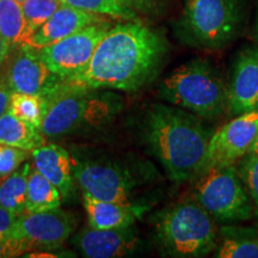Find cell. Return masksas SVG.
<instances>
[{
	"label": "cell",
	"mask_w": 258,
	"mask_h": 258,
	"mask_svg": "<svg viewBox=\"0 0 258 258\" xmlns=\"http://www.w3.org/2000/svg\"><path fill=\"white\" fill-rule=\"evenodd\" d=\"M167 54L160 31L125 21L104 35L86 69L66 83L92 90L138 91L159 74Z\"/></svg>",
	"instance_id": "cell-1"
},
{
	"label": "cell",
	"mask_w": 258,
	"mask_h": 258,
	"mask_svg": "<svg viewBox=\"0 0 258 258\" xmlns=\"http://www.w3.org/2000/svg\"><path fill=\"white\" fill-rule=\"evenodd\" d=\"M179 106L153 104L143 122V141L169 178L185 183L198 176L214 131Z\"/></svg>",
	"instance_id": "cell-2"
},
{
	"label": "cell",
	"mask_w": 258,
	"mask_h": 258,
	"mask_svg": "<svg viewBox=\"0 0 258 258\" xmlns=\"http://www.w3.org/2000/svg\"><path fill=\"white\" fill-rule=\"evenodd\" d=\"M41 97L44 111L40 131L46 138L104 127L123 106L121 97L109 90L86 89L66 82Z\"/></svg>",
	"instance_id": "cell-3"
},
{
	"label": "cell",
	"mask_w": 258,
	"mask_h": 258,
	"mask_svg": "<svg viewBox=\"0 0 258 258\" xmlns=\"http://www.w3.org/2000/svg\"><path fill=\"white\" fill-rule=\"evenodd\" d=\"M158 96L167 104L179 106L206 121L217 120L227 111L228 84L208 59L196 57L172 71L163 80Z\"/></svg>",
	"instance_id": "cell-4"
},
{
	"label": "cell",
	"mask_w": 258,
	"mask_h": 258,
	"mask_svg": "<svg viewBox=\"0 0 258 258\" xmlns=\"http://www.w3.org/2000/svg\"><path fill=\"white\" fill-rule=\"evenodd\" d=\"M156 231L163 256L200 258L218 246L217 221L194 198L161 212Z\"/></svg>",
	"instance_id": "cell-5"
},
{
	"label": "cell",
	"mask_w": 258,
	"mask_h": 258,
	"mask_svg": "<svg viewBox=\"0 0 258 258\" xmlns=\"http://www.w3.org/2000/svg\"><path fill=\"white\" fill-rule=\"evenodd\" d=\"M246 0H185L176 24L180 42L199 49H222L239 35Z\"/></svg>",
	"instance_id": "cell-6"
},
{
	"label": "cell",
	"mask_w": 258,
	"mask_h": 258,
	"mask_svg": "<svg viewBox=\"0 0 258 258\" xmlns=\"http://www.w3.org/2000/svg\"><path fill=\"white\" fill-rule=\"evenodd\" d=\"M194 180L192 198L217 224H235L253 217V203L235 165L212 167Z\"/></svg>",
	"instance_id": "cell-7"
},
{
	"label": "cell",
	"mask_w": 258,
	"mask_h": 258,
	"mask_svg": "<svg viewBox=\"0 0 258 258\" xmlns=\"http://www.w3.org/2000/svg\"><path fill=\"white\" fill-rule=\"evenodd\" d=\"M71 213L55 208L28 213L16 218L10 237L0 244L3 257L21 256L29 251L55 250L62 246L76 228Z\"/></svg>",
	"instance_id": "cell-8"
},
{
	"label": "cell",
	"mask_w": 258,
	"mask_h": 258,
	"mask_svg": "<svg viewBox=\"0 0 258 258\" xmlns=\"http://www.w3.org/2000/svg\"><path fill=\"white\" fill-rule=\"evenodd\" d=\"M73 175L83 191L103 201L141 205L134 199L138 175L123 164L110 159H74Z\"/></svg>",
	"instance_id": "cell-9"
},
{
	"label": "cell",
	"mask_w": 258,
	"mask_h": 258,
	"mask_svg": "<svg viewBox=\"0 0 258 258\" xmlns=\"http://www.w3.org/2000/svg\"><path fill=\"white\" fill-rule=\"evenodd\" d=\"M110 28L109 22H98L41 48L38 53L47 66L67 82L86 69L97 46Z\"/></svg>",
	"instance_id": "cell-10"
},
{
	"label": "cell",
	"mask_w": 258,
	"mask_h": 258,
	"mask_svg": "<svg viewBox=\"0 0 258 258\" xmlns=\"http://www.w3.org/2000/svg\"><path fill=\"white\" fill-rule=\"evenodd\" d=\"M257 134L258 109L234 116L213 133L198 176L212 167L235 165L249 154Z\"/></svg>",
	"instance_id": "cell-11"
},
{
	"label": "cell",
	"mask_w": 258,
	"mask_h": 258,
	"mask_svg": "<svg viewBox=\"0 0 258 258\" xmlns=\"http://www.w3.org/2000/svg\"><path fill=\"white\" fill-rule=\"evenodd\" d=\"M63 83L47 66L38 49L29 44L18 48L8 71V88L11 92L43 96Z\"/></svg>",
	"instance_id": "cell-12"
},
{
	"label": "cell",
	"mask_w": 258,
	"mask_h": 258,
	"mask_svg": "<svg viewBox=\"0 0 258 258\" xmlns=\"http://www.w3.org/2000/svg\"><path fill=\"white\" fill-rule=\"evenodd\" d=\"M73 244L88 258H117L133 254L141 241L133 226L99 230L89 225L77 233Z\"/></svg>",
	"instance_id": "cell-13"
},
{
	"label": "cell",
	"mask_w": 258,
	"mask_h": 258,
	"mask_svg": "<svg viewBox=\"0 0 258 258\" xmlns=\"http://www.w3.org/2000/svg\"><path fill=\"white\" fill-rule=\"evenodd\" d=\"M258 109V48L246 47L239 51L228 83V108L231 116Z\"/></svg>",
	"instance_id": "cell-14"
},
{
	"label": "cell",
	"mask_w": 258,
	"mask_h": 258,
	"mask_svg": "<svg viewBox=\"0 0 258 258\" xmlns=\"http://www.w3.org/2000/svg\"><path fill=\"white\" fill-rule=\"evenodd\" d=\"M103 21L105 19L101 15L91 14V12L62 4L47 22H44L32 34L29 46L41 49L89 25Z\"/></svg>",
	"instance_id": "cell-15"
},
{
	"label": "cell",
	"mask_w": 258,
	"mask_h": 258,
	"mask_svg": "<svg viewBox=\"0 0 258 258\" xmlns=\"http://www.w3.org/2000/svg\"><path fill=\"white\" fill-rule=\"evenodd\" d=\"M83 203L88 214L89 225L93 228H122L133 226L147 212L148 206L121 205L103 201L83 191Z\"/></svg>",
	"instance_id": "cell-16"
},
{
	"label": "cell",
	"mask_w": 258,
	"mask_h": 258,
	"mask_svg": "<svg viewBox=\"0 0 258 258\" xmlns=\"http://www.w3.org/2000/svg\"><path fill=\"white\" fill-rule=\"evenodd\" d=\"M35 169L70 198L73 190V163L69 152L56 144H43L31 151Z\"/></svg>",
	"instance_id": "cell-17"
},
{
	"label": "cell",
	"mask_w": 258,
	"mask_h": 258,
	"mask_svg": "<svg viewBox=\"0 0 258 258\" xmlns=\"http://www.w3.org/2000/svg\"><path fill=\"white\" fill-rule=\"evenodd\" d=\"M32 34L24 18L22 5L15 0H0V35L10 48L18 49L27 46Z\"/></svg>",
	"instance_id": "cell-18"
},
{
	"label": "cell",
	"mask_w": 258,
	"mask_h": 258,
	"mask_svg": "<svg viewBox=\"0 0 258 258\" xmlns=\"http://www.w3.org/2000/svg\"><path fill=\"white\" fill-rule=\"evenodd\" d=\"M221 234L224 239L218 244L214 257L258 258V231L225 226Z\"/></svg>",
	"instance_id": "cell-19"
},
{
	"label": "cell",
	"mask_w": 258,
	"mask_h": 258,
	"mask_svg": "<svg viewBox=\"0 0 258 258\" xmlns=\"http://www.w3.org/2000/svg\"><path fill=\"white\" fill-rule=\"evenodd\" d=\"M0 144L32 151L44 144V137L40 129L19 120L8 109L0 116Z\"/></svg>",
	"instance_id": "cell-20"
},
{
	"label": "cell",
	"mask_w": 258,
	"mask_h": 258,
	"mask_svg": "<svg viewBox=\"0 0 258 258\" xmlns=\"http://www.w3.org/2000/svg\"><path fill=\"white\" fill-rule=\"evenodd\" d=\"M61 200L60 190L40 171L31 169L28 178L25 213H41L59 208Z\"/></svg>",
	"instance_id": "cell-21"
},
{
	"label": "cell",
	"mask_w": 258,
	"mask_h": 258,
	"mask_svg": "<svg viewBox=\"0 0 258 258\" xmlns=\"http://www.w3.org/2000/svg\"><path fill=\"white\" fill-rule=\"evenodd\" d=\"M30 171L31 164L24 163L18 170H15L0 182V207L14 213L16 217L25 213Z\"/></svg>",
	"instance_id": "cell-22"
},
{
	"label": "cell",
	"mask_w": 258,
	"mask_h": 258,
	"mask_svg": "<svg viewBox=\"0 0 258 258\" xmlns=\"http://www.w3.org/2000/svg\"><path fill=\"white\" fill-rule=\"evenodd\" d=\"M61 3L83 11L122 21L138 19V14L129 6L127 0H61Z\"/></svg>",
	"instance_id": "cell-23"
},
{
	"label": "cell",
	"mask_w": 258,
	"mask_h": 258,
	"mask_svg": "<svg viewBox=\"0 0 258 258\" xmlns=\"http://www.w3.org/2000/svg\"><path fill=\"white\" fill-rule=\"evenodd\" d=\"M9 109L16 117L31 127L40 129L43 118V99L41 96L11 92Z\"/></svg>",
	"instance_id": "cell-24"
},
{
	"label": "cell",
	"mask_w": 258,
	"mask_h": 258,
	"mask_svg": "<svg viewBox=\"0 0 258 258\" xmlns=\"http://www.w3.org/2000/svg\"><path fill=\"white\" fill-rule=\"evenodd\" d=\"M61 5V0H27L22 4V10L28 25L35 32Z\"/></svg>",
	"instance_id": "cell-25"
},
{
	"label": "cell",
	"mask_w": 258,
	"mask_h": 258,
	"mask_svg": "<svg viewBox=\"0 0 258 258\" xmlns=\"http://www.w3.org/2000/svg\"><path fill=\"white\" fill-rule=\"evenodd\" d=\"M238 171L253 203V215L258 220V157L246 154L239 160Z\"/></svg>",
	"instance_id": "cell-26"
},
{
	"label": "cell",
	"mask_w": 258,
	"mask_h": 258,
	"mask_svg": "<svg viewBox=\"0 0 258 258\" xmlns=\"http://www.w3.org/2000/svg\"><path fill=\"white\" fill-rule=\"evenodd\" d=\"M28 152L23 148L0 144V177H6L27 160Z\"/></svg>",
	"instance_id": "cell-27"
},
{
	"label": "cell",
	"mask_w": 258,
	"mask_h": 258,
	"mask_svg": "<svg viewBox=\"0 0 258 258\" xmlns=\"http://www.w3.org/2000/svg\"><path fill=\"white\" fill-rule=\"evenodd\" d=\"M127 3L138 15L158 16L165 11L171 0H127Z\"/></svg>",
	"instance_id": "cell-28"
},
{
	"label": "cell",
	"mask_w": 258,
	"mask_h": 258,
	"mask_svg": "<svg viewBox=\"0 0 258 258\" xmlns=\"http://www.w3.org/2000/svg\"><path fill=\"white\" fill-rule=\"evenodd\" d=\"M16 218L17 217H16L14 213L0 207V244L4 243V241L10 237V233H11L12 227H14Z\"/></svg>",
	"instance_id": "cell-29"
},
{
	"label": "cell",
	"mask_w": 258,
	"mask_h": 258,
	"mask_svg": "<svg viewBox=\"0 0 258 258\" xmlns=\"http://www.w3.org/2000/svg\"><path fill=\"white\" fill-rule=\"evenodd\" d=\"M10 98H11V91L4 85H0V116L9 109Z\"/></svg>",
	"instance_id": "cell-30"
},
{
	"label": "cell",
	"mask_w": 258,
	"mask_h": 258,
	"mask_svg": "<svg viewBox=\"0 0 258 258\" xmlns=\"http://www.w3.org/2000/svg\"><path fill=\"white\" fill-rule=\"evenodd\" d=\"M10 50V46L8 42L4 40V37L0 35V63L5 60V57L8 56V53Z\"/></svg>",
	"instance_id": "cell-31"
},
{
	"label": "cell",
	"mask_w": 258,
	"mask_h": 258,
	"mask_svg": "<svg viewBox=\"0 0 258 258\" xmlns=\"http://www.w3.org/2000/svg\"><path fill=\"white\" fill-rule=\"evenodd\" d=\"M253 35H254V41H256V47L258 48V3H257V10H256V18H254V25H253Z\"/></svg>",
	"instance_id": "cell-32"
},
{
	"label": "cell",
	"mask_w": 258,
	"mask_h": 258,
	"mask_svg": "<svg viewBox=\"0 0 258 258\" xmlns=\"http://www.w3.org/2000/svg\"><path fill=\"white\" fill-rule=\"evenodd\" d=\"M249 153H251V154H253V156L258 157V134H257L256 139H254L253 145H252V147H251V150H250Z\"/></svg>",
	"instance_id": "cell-33"
},
{
	"label": "cell",
	"mask_w": 258,
	"mask_h": 258,
	"mask_svg": "<svg viewBox=\"0 0 258 258\" xmlns=\"http://www.w3.org/2000/svg\"><path fill=\"white\" fill-rule=\"evenodd\" d=\"M15 2H17L18 3V4H23V3H25V2H27V0H15Z\"/></svg>",
	"instance_id": "cell-34"
},
{
	"label": "cell",
	"mask_w": 258,
	"mask_h": 258,
	"mask_svg": "<svg viewBox=\"0 0 258 258\" xmlns=\"http://www.w3.org/2000/svg\"><path fill=\"white\" fill-rule=\"evenodd\" d=\"M0 257H3V253H2V250H0Z\"/></svg>",
	"instance_id": "cell-35"
}]
</instances>
